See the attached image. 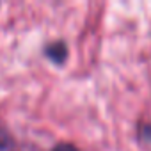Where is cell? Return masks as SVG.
I'll use <instances>...</instances> for the list:
<instances>
[{
    "label": "cell",
    "mask_w": 151,
    "mask_h": 151,
    "mask_svg": "<svg viewBox=\"0 0 151 151\" xmlns=\"http://www.w3.org/2000/svg\"><path fill=\"white\" fill-rule=\"evenodd\" d=\"M45 53H46V57H48L50 60L60 64V62H64L66 57H68V48H66L64 43L59 41V43H52V45H48V46L45 48Z\"/></svg>",
    "instance_id": "1"
},
{
    "label": "cell",
    "mask_w": 151,
    "mask_h": 151,
    "mask_svg": "<svg viewBox=\"0 0 151 151\" xmlns=\"http://www.w3.org/2000/svg\"><path fill=\"white\" fill-rule=\"evenodd\" d=\"M53 151H78L77 147H75L73 144H68V142H62V144H59V146H55V149Z\"/></svg>",
    "instance_id": "2"
},
{
    "label": "cell",
    "mask_w": 151,
    "mask_h": 151,
    "mask_svg": "<svg viewBox=\"0 0 151 151\" xmlns=\"http://www.w3.org/2000/svg\"><path fill=\"white\" fill-rule=\"evenodd\" d=\"M7 133L2 130V128H0V147H4V146H7Z\"/></svg>",
    "instance_id": "3"
}]
</instances>
